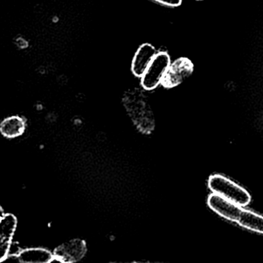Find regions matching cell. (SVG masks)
<instances>
[{
  "mask_svg": "<svg viewBox=\"0 0 263 263\" xmlns=\"http://www.w3.org/2000/svg\"><path fill=\"white\" fill-rule=\"evenodd\" d=\"M156 54V48L149 43H144L140 46L132 62L131 69L133 74L137 77H142Z\"/></svg>",
  "mask_w": 263,
  "mask_h": 263,
  "instance_id": "7",
  "label": "cell"
},
{
  "mask_svg": "<svg viewBox=\"0 0 263 263\" xmlns=\"http://www.w3.org/2000/svg\"><path fill=\"white\" fill-rule=\"evenodd\" d=\"M18 262L23 263H48L53 262L54 253L43 248H29L17 254Z\"/></svg>",
  "mask_w": 263,
  "mask_h": 263,
  "instance_id": "8",
  "label": "cell"
},
{
  "mask_svg": "<svg viewBox=\"0 0 263 263\" xmlns=\"http://www.w3.org/2000/svg\"><path fill=\"white\" fill-rule=\"evenodd\" d=\"M5 213L4 211H3V208H2L1 205H0V219H1L2 217H3V216H4Z\"/></svg>",
  "mask_w": 263,
  "mask_h": 263,
  "instance_id": "11",
  "label": "cell"
},
{
  "mask_svg": "<svg viewBox=\"0 0 263 263\" xmlns=\"http://www.w3.org/2000/svg\"><path fill=\"white\" fill-rule=\"evenodd\" d=\"M193 63L185 57H182L171 63L166 74L162 80V86L173 88L182 83L193 72Z\"/></svg>",
  "mask_w": 263,
  "mask_h": 263,
  "instance_id": "4",
  "label": "cell"
},
{
  "mask_svg": "<svg viewBox=\"0 0 263 263\" xmlns=\"http://www.w3.org/2000/svg\"><path fill=\"white\" fill-rule=\"evenodd\" d=\"M16 227L17 219L14 215L8 213L0 219V262L9 256Z\"/></svg>",
  "mask_w": 263,
  "mask_h": 263,
  "instance_id": "5",
  "label": "cell"
},
{
  "mask_svg": "<svg viewBox=\"0 0 263 263\" xmlns=\"http://www.w3.org/2000/svg\"><path fill=\"white\" fill-rule=\"evenodd\" d=\"M152 1L168 7H177L182 4V0H152Z\"/></svg>",
  "mask_w": 263,
  "mask_h": 263,
  "instance_id": "10",
  "label": "cell"
},
{
  "mask_svg": "<svg viewBox=\"0 0 263 263\" xmlns=\"http://www.w3.org/2000/svg\"><path fill=\"white\" fill-rule=\"evenodd\" d=\"M171 64V59L166 52H159L141 77V85L145 91H153L162 84V80Z\"/></svg>",
  "mask_w": 263,
  "mask_h": 263,
  "instance_id": "3",
  "label": "cell"
},
{
  "mask_svg": "<svg viewBox=\"0 0 263 263\" xmlns=\"http://www.w3.org/2000/svg\"><path fill=\"white\" fill-rule=\"evenodd\" d=\"M197 1H203V0H197Z\"/></svg>",
  "mask_w": 263,
  "mask_h": 263,
  "instance_id": "12",
  "label": "cell"
},
{
  "mask_svg": "<svg viewBox=\"0 0 263 263\" xmlns=\"http://www.w3.org/2000/svg\"><path fill=\"white\" fill-rule=\"evenodd\" d=\"M26 129V121L20 116H12L3 120L0 132L8 138H15L22 135Z\"/></svg>",
  "mask_w": 263,
  "mask_h": 263,
  "instance_id": "9",
  "label": "cell"
},
{
  "mask_svg": "<svg viewBox=\"0 0 263 263\" xmlns=\"http://www.w3.org/2000/svg\"><path fill=\"white\" fill-rule=\"evenodd\" d=\"M86 253V246L81 239H74L63 244L54 253L55 259L60 262H74L81 260Z\"/></svg>",
  "mask_w": 263,
  "mask_h": 263,
  "instance_id": "6",
  "label": "cell"
},
{
  "mask_svg": "<svg viewBox=\"0 0 263 263\" xmlns=\"http://www.w3.org/2000/svg\"><path fill=\"white\" fill-rule=\"evenodd\" d=\"M208 205L222 217L236 222L244 228L263 234V216L243 209L241 205L233 203L214 193L209 197Z\"/></svg>",
  "mask_w": 263,
  "mask_h": 263,
  "instance_id": "1",
  "label": "cell"
},
{
  "mask_svg": "<svg viewBox=\"0 0 263 263\" xmlns=\"http://www.w3.org/2000/svg\"><path fill=\"white\" fill-rule=\"evenodd\" d=\"M209 188L214 194L241 206L248 205L251 200V196L247 190L220 174H214L210 178Z\"/></svg>",
  "mask_w": 263,
  "mask_h": 263,
  "instance_id": "2",
  "label": "cell"
}]
</instances>
